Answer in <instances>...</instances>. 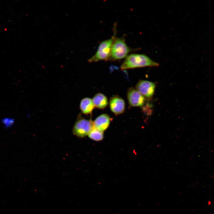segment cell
<instances>
[{"label":"cell","mask_w":214,"mask_h":214,"mask_svg":"<svg viewBox=\"0 0 214 214\" xmlns=\"http://www.w3.org/2000/svg\"><path fill=\"white\" fill-rule=\"evenodd\" d=\"M116 29L114 26V35L110 38L101 43L95 54L88 59L89 62L91 63L105 60L107 61L110 56L112 44L116 38Z\"/></svg>","instance_id":"obj_2"},{"label":"cell","mask_w":214,"mask_h":214,"mask_svg":"<svg viewBox=\"0 0 214 214\" xmlns=\"http://www.w3.org/2000/svg\"><path fill=\"white\" fill-rule=\"evenodd\" d=\"M156 84L151 81L140 80L136 86V88L146 99H151L154 95Z\"/></svg>","instance_id":"obj_5"},{"label":"cell","mask_w":214,"mask_h":214,"mask_svg":"<svg viewBox=\"0 0 214 214\" xmlns=\"http://www.w3.org/2000/svg\"><path fill=\"white\" fill-rule=\"evenodd\" d=\"M88 135L89 138L95 141H101L103 138V132L99 131L94 127Z\"/></svg>","instance_id":"obj_11"},{"label":"cell","mask_w":214,"mask_h":214,"mask_svg":"<svg viewBox=\"0 0 214 214\" xmlns=\"http://www.w3.org/2000/svg\"><path fill=\"white\" fill-rule=\"evenodd\" d=\"M92 100L95 107L99 109H104L108 105L107 97L100 93L95 94L93 97Z\"/></svg>","instance_id":"obj_10"},{"label":"cell","mask_w":214,"mask_h":214,"mask_svg":"<svg viewBox=\"0 0 214 214\" xmlns=\"http://www.w3.org/2000/svg\"><path fill=\"white\" fill-rule=\"evenodd\" d=\"M130 50L124 37L115 38L112 44L110 56L107 61H114L126 58Z\"/></svg>","instance_id":"obj_3"},{"label":"cell","mask_w":214,"mask_h":214,"mask_svg":"<svg viewBox=\"0 0 214 214\" xmlns=\"http://www.w3.org/2000/svg\"><path fill=\"white\" fill-rule=\"evenodd\" d=\"M94 107L92 99L91 98L85 97L81 100L80 108L81 111L84 114L88 115L91 114Z\"/></svg>","instance_id":"obj_9"},{"label":"cell","mask_w":214,"mask_h":214,"mask_svg":"<svg viewBox=\"0 0 214 214\" xmlns=\"http://www.w3.org/2000/svg\"><path fill=\"white\" fill-rule=\"evenodd\" d=\"M111 118L107 114H102L98 116L93 122L94 127L97 130L103 132L108 127Z\"/></svg>","instance_id":"obj_8"},{"label":"cell","mask_w":214,"mask_h":214,"mask_svg":"<svg viewBox=\"0 0 214 214\" xmlns=\"http://www.w3.org/2000/svg\"><path fill=\"white\" fill-rule=\"evenodd\" d=\"M159 64L147 56L142 54H131L126 58L121 66L122 70L144 67H155Z\"/></svg>","instance_id":"obj_1"},{"label":"cell","mask_w":214,"mask_h":214,"mask_svg":"<svg viewBox=\"0 0 214 214\" xmlns=\"http://www.w3.org/2000/svg\"><path fill=\"white\" fill-rule=\"evenodd\" d=\"M127 97L130 108L143 106L146 99L136 88L133 87L128 89Z\"/></svg>","instance_id":"obj_6"},{"label":"cell","mask_w":214,"mask_h":214,"mask_svg":"<svg viewBox=\"0 0 214 214\" xmlns=\"http://www.w3.org/2000/svg\"><path fill=\"white\" fill-rule=\"evenodd\" d=\"M109 105L111 111L116 115L121 114L125 111V101L122 98L117 95H114L110 98Z\"/></svg>","instance_id":"obj_7"},{"label":"cell","mask_w":214,"mask_h":214,"mask_svg":"<svg viewBox=\"0 0 214 214\" xmlns=\"http://www.w3.org/2000/svg\"><path fill=\"white\" fill-rule=\"evenodd\" d=\"M93 128V122L91 119H86L79 114L72 130L75 135L79 138H83L88 135Z\"/></svg>","instance_id":"obj_4"},{"label":"cell","mask_w":214,"mask_h":214,"mask_svg":"<svg viewBox=\"0 0 214 214\" xmlns=\"http://www.w3.org/2000/svg\"><path fill=\"white\" fill-rule=\"evenodd\" d=\"M2 122L6 128H9L12 126L14 123V120L10 118H5L3 119Z\"/></svg>","instance_id":"obj_12"}]
</instances>
